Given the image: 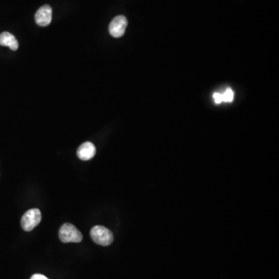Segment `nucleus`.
Wrapping results in <instances>:
<instances>
[{
  "label": "nucleus",
  "mask_w": 279,
  "mask_h": 279,
  "mask_svg": "<svg viewBox=\"0 0 279 279\" xmlns=\"http://www.w3.org/2000/svg\"><path fill=\"white\" fill-rule=\"evenodd\" d=\"M52 20V9L49 5H44L37 11L35 21L40 27H47Z\"/></svg>",
  "instance_id": "obj_5"
},
{
  "label": "nucleus",
  "mask_w": 279,
  "mask_h": 279,
  "mask_svg": "<svg viewBox=\"0 0 279 279\" xmlns=\"http://www.w3.org/2000/svg\"><path fill=\"white\" fill-rule=\"evenodd\" d=\"M90 236L95 243L102 246H109L114 242V234L109 229L103 226L92 227Z\"/></svg>",
  "instance_id": "obj_2"
},
{
  "label": "nucleus",
  "mask_w": 279,
  "mask_h": 279,
  "mask_svg": "<svg viewBox=\"0 0 279 279\" xmlns=\"http://www.w3.org/2000/svg\"><path fill=\"white\" fill-rule=\"evenodd\" d=\"M126 27L127 20L126 17L124 16H117L110 23L109 31L114 38H121L124 35Z\"/></svg>",
  "instance_id": "obj_4"
},
{
  "label": "nucleus",
  "mask_w": 279,
  "mask_h": 279,
  "mask_svg": "<svg viewBox=\"0 0 279 279\" xmlns=\"http://www.w3.org/2000/svg\"><path fill=\"white\" fill-rule=\"evenodd\" d=\"M222 98H223V102H227V103H231L234 100V92L231 88H227L225 92L222 94Z\"/></svg>",
  "instance_id": "obj_8"
},
{
  "label": "nucleus",
  "mask_w": 279,
  "mask_h": 279,
  "mask_svg": "<svg viewBox=\"0 0 279 279\" xmlns=\"http://www.w3.org/2000/svg\"><path fill=\"white\" fill-rule=\"evenodd\" d=\"M0 45L9 47L13 51H16L19 47L16 38L9 32H3L0 35Z\"/></svg>",
  "instance_id": "obj_7"
},
{
  "label": "nucleus",
  "mask_w": 279,
  "mask_h": 279,
  "mask_svg": "<svg viewBox=\"0 0 279 279\" xmlns=\"http://www.w3.org/2000/svg\"><path fill=\"white\" fill-rule=\"evenodd\" d=\"M31 279H48L46 276L40 274H35L31 277Z\"/></svg>",
  "instance_id": "obj_10"
},
{
  "label": "nucleus",
  "mask_w": 279,
  "mask_h": 279,
  "mask_svg": "<svg viewBox=\"0 0 279 279\" xmlns=\"http://www.w3.org/2000/svg\"><path fill=\"white\" fill-rule=\"evenodd\" d=\"M59 238L63 243H80L82 234L72 223H64L59 230Z\"/></svg>",
  "instance_id": "obj_1"
},
{
  "label": "nucleus",
  "mask_w": 279,
  "mask_h": 279,
  "mask_svg": "<svg viewBox=\"0 0 279 279\" xmlns=\"http://www.w3.org/2000/svg\"><path fill=\"white\" fill-rule=\"evenodd\" d=\"M213 99H214L215 103L216 104H220V103H223V98H222V94L219 93V92H216L213 95Z\"/></svg>",
  "instance_id": "obj_9"
},
{
  "label": "nucleus",
  "mask_w": 279,
  "mask_h": 279,
  "mask_svg": "<svg viewBox=\"0 0 279 279\" xmlns=\"http://www.w3.org/2000/svg\"><path fill=\"white\" fill-rule=\"evenodd\" d=\"M96 147L92 143L85 142L77 151L78 157L82 160H91L96 155Z\"/></svg>",
  "instance_id": "obj_6"
},
{
  "label": "nucleus",
  "mask_w": 279,
  "mask_h": 279,
  "mask_svg": "<svg viewBox=\"0 0 279 279\" xmlns=\"http://www.w3.org/2000/svg\"><path fill=\"white\" fill-rule=\"evenodd\" d=\"M41 221V213L38 209L27 211L22 217L21 227L25 231H31Z\"/></svg>",
  "instance_id": "obj_3"
}]
</instances>
